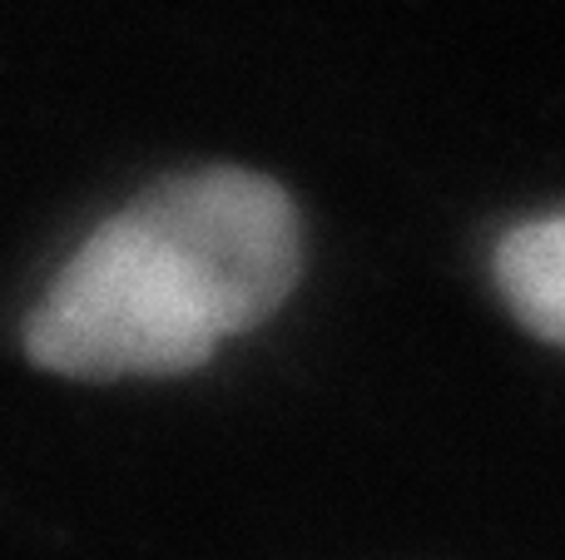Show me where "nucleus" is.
<instances>
[{
  "label": "nucleus",
  "instance_id": "nucleus-1",
  "mask_svg": "<svg viewBox=\"0 0 565 560\" xmlns=\"http://www.w3.org/2000/svg\"><path fill=\"white\" fill-rule=\"evenodd\" d=\"M298 273L302 224L274 179L194 169L109 214L50 278L20 337L55 377H179L274 317Z\"/></svg>",
  "mask_w": 565,
  "mask_h": 560
},
{
  "label": "nucleus",
  "instance_id": "nucleus-2",
  "mask_svg": "<svg viewBox=\"0 0 565 560\" xmlns=\"http://www.w3.org/2000/svg\"><path fill=\"white\" fill-rule=\"evenodd\" d=\"M497 288L531 333L565 347V208L526 218L501 238Z\"/></svg>",
  "mask_w": 565,
  "mask_h": 560
}]
</instances>
